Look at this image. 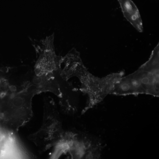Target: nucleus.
I'll use <instances>...</instances> for the list:
<instances>
[{
  "mask_svg": "<svg viewBox=\"0 0 159 159\" xmlns=\"http://www.w3.org/2000/svg\"><path fill=\"white\" fill-rule=\"evenodd\" d=\"M141 94L159 96V43L148 59L134 72L123 76L111 94L120 96Z\"/></svg>",
  "mask_w": 159,
  "mask_h": 159,
  "instance_id": "nucleus-1",
  "label": "nucleus"
},
{
  "mask_svg": "<svg viewBox=\"0 0 159 159\" xmlns=\"http://www.w3.org/2000/svg\"><path fill=\"white\" fill-rule=\"evenodd\" d=\"M34 93L28 90L6 94L0 102V121L3 129L10 135L17 136L20 127L32 117V102Z\"/></svg>",
  "mask_w": 159,
  "mask_h": 159,
  "instance_id": "nucleus-2",
  "label": "nucleus"
},
{
  "mask_svg": "<svg viewBox=\"0 0 159 159\" xmlns=\"http://www.w3.org/2000/svg\"><path fill=\"white\" fill-rule=\"evenodd\" d=\"M64 132L54 103L51 101L45 100L42 125L37 132L29 136V139L39 151L43 152L55 147L62 138Z\"/></svg>",
  "mask_w": 159,
  "mask_h": 159,
  "instance_id": "nucleus-3",
  "label": "nucleus"
},
{
  "mask_svg": "<svg viewBox=\"0 0 159 159\" xmlns=\"http://www.w3.org/2000/svg\"><path fill=\"white\" fill-rule=\"evenodd\" d=\"M124 74L122 71L100 78L92 74L87 69L84 70L77 77L81 84L82 91L87 95L88 98L82 113H84L111 94L115 84Z\"/></svg>",
  "mask_w": 159,
  "mask_h": 159,
  "instance_id": "nucleus-4",
  "label": "nucleus"
},
{
  "mask_svg": "<svg viewBox=\"0 0 159 159\" xmlns=\"http://www.w3.org/2000/svg\"><path fill=\"white\" fill-rule=\"evenodd\" d=\"M54 40V35L52 34L42 41L41 47L36 46V50L38 54L34 71L36 75L60 71L62 57L56 55Z\"/></svg>",
  "mask_w": 159,
  "mask_h": 159,
  "instance_id": "nucleus-5",
  "label": "nucleus"
},
{
  "mask_svg": "<svg viewBox=\"0 0 159 159\" xmlns=\"http://www.w3.org/2000/svg\"><path fill=\"white\" fill-rule=\"evenodd\" d=\"M29 84L39 94L50 92L60 98L62 97L63 94L55 72L40 75H36L34 73L30 80Z\"/></svg>",
  "mask_w": 159,
  "mask_h": 159,
  "instance_id": "nucleus-6",
  "label": "nucleus"
},
{
  "mask_svg": "<svg viewBox=\"0 0 159 159\" xmlns=\"http://www.w3.org/2000/svg\"><path fill=\"white\" fill-rule=\"evenodd\" d=\"M125 18L139 32L143 30L138 9L131 0H118Z\"/></svg>",
  "mask_w": 159,
  "mask_h": 159,
  "instance_id": "nucleus-7",
  "label": "nucleus"
}]
</instances>
